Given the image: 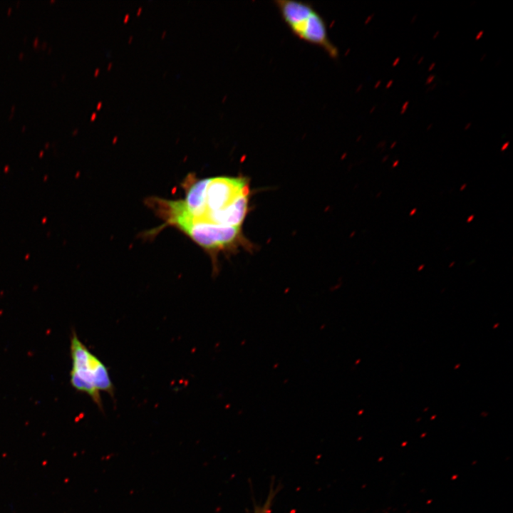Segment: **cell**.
<instances>
[{
	"label": "cell",
	"instance_id": "obj_3",
	"mask_svg": "<svg viewBox=\"0 0 513 513\" xmlns=\"http://www.w3.org/2000/svg\"><path fill=\"white\" fill-rule=\"evenodd\" d=\"M274 4L291 32L300 40L317 46L331 58L338 57V50L329 38L322 16L306 2L277 0Z\"/></svg>",
	"mask_w": 513,
	"mask_h": 513
},
{
	"label": "cell",
	"instance_id": "obj_2",
	"mask_svg": "<svg viewBox=\"0 0 513 513\" xmlns=\"http://www.w3.org/2000/svg\"><path fill=\"white\" fill-rule=\"evenodd\" d=\"M72 368L71 385L78 391L88 394L100 410H103L100 391L114 397V386L107 367L78 338L76 331L71 337Z\"/></svg>",
	"mask_w": 513,
	"mask_h": 513
},
{
	"label": "cell",
	"instance_id": "obj_21",
	"mask_svg": "<svg viewBox=\"0 0 513 513\" xmlns=\"http://www.w3.org/2000/svg\"><path fill=\"white\" fill-rule=\"evenodd\" d=\"M396 144H397V142H396V141L393 142L390 145V149H393V147H395V146L396 145Z\"/></svg>",
	"mask_w": 513,
	"mask_h": 513
},
{
	"label": "cell",
	"instance_id": "obj_14",
	"mask_svg": "<svg viewBox=\"0 0 513 513\" xmlns=\"http://www.w3.org/2000/svg\"><path fill=\"white\" fill-rule=\"evenodd\" d=\"M471 126H472V123H467V124L465 125V128H464L465 130H469Z\"/></svg>",
	"mask_w": 513,
	"mask_h": 513
},
{
	"label": "cell",
	"instance_id": "obj_37",
	"mask_svg": "<svg viewBox=\"0 0 513 513\" xmlns=\"http://www.w3.org/2000/svg\"><path fill=\"white\" fill-rule=\"evenodd\" d=\"M78 130V129H75V130H73V134H74V133H76Z\"/></svg>",
	"mask_w": 513,
	"mask_h": 513
},
{
	"label": "cell",
	"instance_id": "obj_29",
	"mask_svg": "<svg viewBox=\"0 0 513 513\" xmlns=\"http://www.w3.org/2000/svg\"><path fill=\"white\" fill-rule=\"evenodd\" d=\"M141 10H142V8H141V7L139 8V9H138V13H137V15H139V14H140Z\"/></svg>",
	"mask_w": 513,
	"mask_h": 513
},
{
	"label": "cell",
	"instance_id": "obj_36",
	"mask_svg": "<svg viewBox=\"0 0 513 513\" xmlns=\"http://www.w3.org/2000/svg\"><path fill=\"white\" fill-rule=\"evenodd\" d=\"M25 129H26V127H25V125H23V126H22V128H21V130H22L23 131H24V130H25Z\"/></svg>",
	"mask_w": 513,
	"mask_h": 513
},
{
	"label": "cell",
	"instance_id": "obj_4",
	"mask_svg": "<svg viewBox=\"0 0 513 513\" xmlns=\"http://www.w3.org/2000/svg\"><path fill=\"white\" fill-rule=\"evenodd\" d=\"M249 193V180L245 177L207 178L203 207L200 214L195 217L209 222L214 214L227 208L239 197Z\"/></svg>",
	"mask_w": 513,
	"mask_h": 513
},
{
	"label": "cell",
	"instance_id": "obj_31",
	"mask_svg": "<svg viewBox=\"0 0 513 513\" xmlns=\"http://www.w3.org/2000/svg\"><path fill=\"white\" fill-rule=\"evenodd\" d=\"M482 57V58L480 59V61H482L483 59L485 58L486 54L483 55Z\"/></svg>",
	"mask_w": 513,
	"mask_h": 513
},
{
	"label": "cell",
	"instance_id": "obj_24",
	"mask_svg": "<svg viewBox=\"0 0 513 513\" xmlns=\"http://www.w3.org/2000/svg\"><path fill=\"white\" fill-rule=\"evenodd\" d=\"M432 127V124H430V125L427 127V129H426V130H430Z\"/></svg>",
	"mask_w": 513,
	"mask_h": 513
},
{
	"label": "cell",
	"instance_id": "obj_16",
	"mask_svg": "<svg viewBox=\"0 0 513 513\" xmlns=\"http://www.w3.org/2000/svg\"><path fill=\"white\" fill-rule=\"evenodd\" d=\"M38 41V38L36 37L33 40V46H36Z\"/></svg>",
	"mask_w": 513,
	"mask_h": 513
},
{
	"label": "cell",
	"instance_id": "obj_23",
	"mask_svg": "<svg viewBox=\"0 0 513 513\" xmlns=\"http://www.w3.org/2000/svg\"><path fill=\"white\" fill-rule=\"evenodd\" d=\"M101 105H102V103H101V102H99L98 104V105H97V109L99 110Z\"/></svg>",
	"mask_w": 513,
	"mask_h": 513
},
{
	"label": "cell",
	"instance_id": "obj_19",
	"mask_svg": "<svg viewBox=\"0 0 513 513\" xmlns=\"http://www.w3.org/2000/svg\"><path fill=\"white\" fill-rule=\"evenodd\" d=\"M96 118V113H93L90 117V120H93Z\"/></svg>",
	"mask_w": 513,
	"mask_h": 513
},
{
	"label": "cell",
	"instance_id": "obj_22",
	"mask_svg": "<svg viewBox=\"0 0 513 513\" xmlns=\"http://www.w3.org/2000/svg\"><path fill=\"white\" fill-rule=\"evenodd\" d=\"M399 162V160H395V162L393 164V167H395Z\"/></svg>",
	"mask_w": 513,
	"mask_h": 513
},
{
	"label": "cell",
	"instance_id": "obj_38",
	"mask_svg": "<svg viewBox=\"0 0 513 513\" xmlns=\"http://www.w3.org/2000/svg\"><path fill=\"white\" fill-rule=\"evenodd\" d=\"M132 41V36L130 38L129 42Z\"/></svg>",
	"mask_w": 513,
	"mask_h": 513
},
{
	"label": "cell",
	"instance_id": "obj_33",
	"mask_svg": "<svg viewBox=\"0 0 513 513\" xmlns=\"http://www.w3.org/2000/svg\"><path fill=\"white\" fill-rule=\"evenodd\" d=\"M423 267H424V265H421V266H420L419 267V269H418V271H420V270L423 269Z\"/></svg>",
	"mask_w": 513,
	"mask_h": 513
},
{
	"label": "cell",
	"instance_id": "obj_1",
	"mask_svg": "<svg viewBox=\"0 0 513 513\" xmlns=\"http://www.w3.org/2000/svg\"><path fill=\"white\" fill-rule=\"evenodd\" d=\"M146 204L163 221L155 233L168 226L180 230L209 254L215 269L219 254H234L241 248L252 251L254 248L243 234L241 227L214 224L195 217L187 210L182 200L152 197L146 200Z\"/></svg>",
	"mask_w": 513,
	"mask_h": 513
},
{
	"label": "cell",
	"instance_id": "obj_26",
	"mask_svg": "<svg viewBox=\"0 0 513 513\" xmlns=\"http://www.w3.org/2000/svg\"><path fill=\"white\" fill-rule=\"evenodd\" d=\"M11 10H12V8H11V7H9V8L8 9L7 14H9L11 13Z\"/></svg>",
	"mask_w": 513,
	"mask_h": 513
},
{
	"label": "cell",
	"instance_id": "obj_18",
	"mask_svg": "<svg viewBox=\"0 0 513 513\" xmlns=\"http://www.w3.org/2000/svg\"><path fill=\"white\" fill-rule=\"evenodd\" d=\"M129 19V14H126L124 18V23H126Z\"/></svg>",
	"mask_w": 513,
	"mask_h": 513
},
{
	"label": "cell",
	"instance_id": "obj_32",
	"mask_svg": "<svg viewBox=\"0 0 513 513\" xmlns=\"http://www.w3.org/2000/svg\"><path fill=\"white\" fill-rule=\"evenodd\" d=\"M14 108H15V106H14V105H12V107H11V113H12V114H13V113H14Z\"/></svg>",
	"mask_w": 513,
	"mask_h": 513
},
{
	"label": "cell",
	"instance_id": "obj_39",
	"mask_svg": "<svg viewBox=\"0 0 513 513\" xmlns=\"http://www.w3.org/2000/svg\"><path fill=\"white\" fill-rule=\"evenodd\" d=\"M165 33H166V32L163 33L162 38H164Z\"/></svg>",
	"mask_w": 513,
	"mask_h": 513
},
{
	"label": "cell",
	"instance_id": "obj_27",
	"mask_svg": "<svg viewBox=\"0 0 513 513\" xmlns=\"http://www.w3.org/2000/svg\"><path fill=\"white\" fill-rule=\"evenodd\" d=\"M416 211V209H414L412 210V212L410 213V215H413Z\"/></svg>",
	"mask_w": 513,
	"mask_h": 513
},
{
	"label": "cell",
	"instance_id": "obj_30",
	"mask_svg": "<svg viewBox=\"0 0 513 513\" xmlns=\"http://www.w3.org/2000/svg\"><path fill=\"white\" fill-rule=\"evenodd\" d=\"M473 218H474V216L472 215V216H470V217L467 221V222H470V220L472 219Z\"/></svg>",
	"mask_w": 513,
	"mask_h": 513
},
{
	"label": "cell",
	"instance_id": "obj_11",
	"mask_svg": "<svg viewBox=\"0 0 513 513\" xmlns=\"http://www.w3.org/2000/svg\"><path fill=\"white\" fill-rule=\"evenodd\" d=\"M393 83H394L393 80V79H390V80L386 83L385 88H387V89L390 88L393 86Z\"/></svg>",
	"mask_w": 513,
	"mask_h": 513
},
{
	"label": "cell",
	"instance_id": "obj_5",
	"mask_svg": "<svg viewBox=\"0 0 513 513\" xmlns=\"http://www.w3.org/2000/svg\"><path fill=\"white\" fill-rule=\"evenodd\" d=\"M270 502H266L264 507L261 509L256 511V513H268V509L269 508Z\"/></svg>",
	"mask_w": 513,
	"mask_h": 513
},
{
	"label": "cell",
	"instance_id": "obj_35",
	"mask_svg": "<svg viewBox=\"0 0 513 513\" xmlns=\"http://www.w3.org/2000/svg\"><path fill=\"white\" fill-rule=\"evenodd\" d=\"M388 157V156L386 155V156L383 159V162H385Z\"/></svg>",
	"mask_w": 513,
	"mask_h": 513
},
{
	"label": "cell",
	"instance_id": "obj_13",
	"mask_svg": "<svg viewBox=\"0 0 513 513\" xmlns=\"http://www.w3.org/2000/svg\"><path fill=\"white\" fill-rule=\"evenodd\" d=\"M440 35V31H437L432 36V39H436Z\"/></svg>",
	"mask_w": 513,
	"mask_h": 513
},
{
	"label": "cell",
	"instance_id": "obj_28",
	"mask_svg": "<svg viewBox=\"0 0 513 513\" xmlns=\"http://www.w3.org/2000/svg\"><path fill=\"white\" fill-rule=\"evenodd\" d=\"M22 56H24V53H23V52H21V53H19V57L20 58H21Z\"/></svg>",
	"mask_w": 513,
	"mask_h": 513
},
{
	"label": "cell",
	"instance_id": "obj_20",
	"mask_svg": "<svg viewBox=\"0 0 513 513\" xmlns=\"http://www.w3.org/2000/svg\"><path fill=\"white\" fill-rule=\"evenodd\" d=\"M380 84H381V81H378L377 82V83H375V88H378Z\"/></svg>",
	"mask_w": 513,
	"mask_h": 513
},
{
	"label": "cell",
	"instance_id": "obj_6",
	"mask_svg": "<svg viewBox=\"0 0 513 513\" xmlns=\"http://www.w3.org/2000/svg\"><path fill=\"white\" fill-rule=\"evenodd\" d=\"M409 104H410V103H409L408 100L405 101V102L403 104V105H402V107H401V109H400V113L401 115H403V114L406 112V110H407V109H408V106H409Z\"/></svg>",
	"mask_w": 513,
	"mask_h": 513
},
{
	"label": "cell",
	"instance_id": "obj_17",
	"mask_svg": "<svg viewBox=\"0 0 513 513\" xmlns=\"http://www.w3.org/2000/svg\"><path fill=\"white\" fill-rule=\"evenodd\" d=\"M417 16H418L417 15H414V16H413V18H412V19H411V21H410V22H411L412 24H413V23L415 22V21L417 19Z\"/></svg>",
	"mask_w": 513,
	"mask_h": 513
},
{
	"label": "cell",
	"instance_id": "obj_15",
	"mask_svg": "<svg viewBox=\"0 0 513 513\" xmlns=\"http://www.w3.org/2000/svg\"><path fill=\"white\" fill-rule=\"evenodd\" d=\"M423 61H424V56L420 57L419 58V60L418 61V64H419V65L421 64L423 62Z\"/></svg>",
	"mask_w": 513,
	"mask_h": 513
},
{
	"label": "cell",
	"instance_id": "obj_10",
	"mask_svg": "<svg viewBox=\"0 0 513 513\" xmlns=\"http://www.w3.org/2000/svg\"><path fill=\"white\" fill-rule=\"evenodd\" d=\"M509 141L504 142V143L503 144V145L501 147V149H500L501 151H504L505 150H507V147H509Z\"/></svg>",
	"mask_w": 513,
	"mask_h": 513
},
{
	"label": "cell",
	"instance_id": "obj_25",
	"mask_svg": "<svg viewBox=\"0 0 513 513\" xmlns=\"http://www.w3.org/2000/svg\"><path fill=\"white\" fill-rule=\"evenodd\" d=\"M98 72H99V68H96L95 71V76H98Z\"/></svg>",
	"mask_w": 513,
	"mask_h": 513
},
{
	"label": "cell",
	"instance_id": "obj_34",
	"mask_svg": "<svg viewBox=\"0 0 513 513\" xmlns=\"http://www.w3.org/2000/svg\"><path fill=\"white\" fill-rule=\"evenodd\" d=\"M111 66H112V63H109V66H108V70H110V67H111Z\"/></svg>",
	"mask_w": 513,
	"mask_h": 513
},
{
	"label": "cell",
	"instance_id": "obj_12",
	"mask_svg": "<svg viewBox=\"0 0 513 513\" xmlns=\"http://www.w3.org/2000/svg\"><path fill=\"white\" fill-rule=\"evenodd\" d=\"M435 66H436V63H435V62L432 63L430 65V66L428 67V71L430 72V71H433V69L435 68Z\"/></svg>",
	"mask_w": 513,
	"mask_h": 513
},
{
	"label": "cell",
	"instance_id": "obj_8",
	"mask_svg": "<svg viewBox=\"0 0 513 513\" xmlns=\"http://www.w3.org/2000/svg\"><path fill=\"white\" fill-rule=\"evenodd\" d=\"M483 35H484V31L483 30L480 31L475 36V41L480 40L483 36Z\"/></svg>",
	"mask_w": 513,
	"mask_h": 513
},
{
	"label": "cell",
	"instance_id": "obj_7",
	"mask_svg": "<svg viewBox=\"0 0 513 513\" xmlns=\"http://www.w3.org/2000/svg\"><path fill=\"white\" fill-rule=\"evenodd\" d=\"M435 78V76L434 74H430L428 76L426 81H425V85L429 86L431 84Z\"/></svg>",
	"mask_w": 513,
	"mask_h": 513
},
{
	"label": "cell",
	"instance_id": "obj_9",
	"mask_svg": "<svg viewBox=\"0 0 513 513\" xmlns=\"http://www.w3.org/2000/svg\"><path fill=\"white\" fill-rule=\"evenodd\" d=\"M400 61V57H397V58L393 61L392 66H393V67L397 66L399 64Z\"/></svg>",
	"mask_w": 513,
	"mask_h": 513
}]
</instances>
